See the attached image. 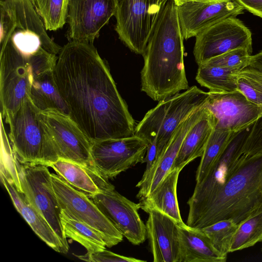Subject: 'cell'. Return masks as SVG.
I'll return each instance as SVG.
<instances>
[{
	"instance_id": "obj_3",
	"label": "cell",
	"mask_w": 262,
	"mask_h": 262,
	"mask_svg": "<svg viewBox=\"0 0 262 262\" xmlns=\"http://www.w3.org/2000/svg\"><path fill=\"white\" fill-rule=\"evenodd\" d=\"M262 210V152L244 153L231 177L191 219L188 226L202 228L223 220L237 225Z\"/></svg>"
},
{
	"instance_id": "obj_26",
	"label": "cell",
	"mask_w": 262,
	"mask_h": 262,
	"mask_svg": "<svg viewBox=\"0 0 262 262\" xmlns=\"http://www.w3.org/2000/svg\"><path fill=\"white\" fill-rule=\"evenodd\" d=\"M54 68L45 71L35 79L29 99L40 111L53 110L69 116L67 105L54 80Z\"/></svg>"
},
{
	"instance_id": "obj_18",
	"label": "cell",
	"mask_w": 262,
	"mask_h": 262,
	"mask_svg": "<svg viewBox=\"0 0 262 262\" xmlns=\"http://www.w3.org/2000/svg\"><path fill=\"white\" fill-rule=\"evenodd\" d=\"M205 111V106L199 108L179 125L150 170L136 185L139 188L137 198L141 200L148 195L171 169L185 136Z\"/></svg>"
},
{
	"instance_id": "obj_10",
	"label": "cell",
	"mask_w": 262,
	"mask_h": 262,
	"mask_svg": "<svg viewBox=\"0 0 262 262\" xmlns=\"http://www.w3.org/2000/svg\"><path fill=\"white\" fill-rule=\"evenodd\" d=\"M51 178L61 210L100 232L107 247L122 241L123 235L86 193L72 187L58 174L52 173Z\"/></svg>"
},
{
	"instance_id": "obj_17",
	"label": "cell",
	"mask_w": 262,
	"mask_h": 262,
	"mask_svg": "<svg viewBox=\"0 0 262 262\" xmlns=\"http://www.w3.org/2000/svg\"><path fill=\"white\" fill-rule=\"evenodd\" d=\"M184 39L195 37L215 23L243 14L245 10L236 0L212 3L189 2L177 7Z\"/></svg>"
},
{
	"instance_id": "obj_6",
	"label": "cell",
	"mask_w": 262,
	"mask_h": 262,
	"mask_svg": "<svg viewBox=\"0 0 262 262\" xmlns=\"http://www.w3.org/2000/svg\"><path fill=\"white\" fill-rule=\"evenodd\" d=\"M39 113L28 99L4 119L9 124L11 147L19 162L49 167L58 158L45 138Z\"/></svg>"
},
{
	"instance_id": "obj_13",
	"label": "cell",
	"mask_w": 262,
	"mask_h": 262,
	"mask_svg": "<svg viewBox=\"0 0 262 262\" xmlns=\"http://www.w3.org/2000/svg\"><path fill=\"white\" fill-rule=\"evenodd\" d=\"M148 143L136 135L93 142L91 156L95 167L105 178L113 179L122 172L143 163Z\"/></svg>"
},
{
	"instance_id": "obj_23",
	"label": "cell",
	"mask_w": 262,
	"mask_h": 262,
	"mask_svg": "<svg viewBox=\"0 0 262 262\" xmlns=\"http://www.w3.org/2000/svg\"><path fill=\"white\" fill-rule=\"evenodd\" d=\"M179 226V262H225L227 256L219 252L201 229Z\"/></svg>"
},
{
	"instance_id": "obj_5",
	"label": "cell",
	"mask_w": 262,
	"mask_h": 262,
	"mask_svg": "<svg viewBox=\"0 0 262 262\" xmlns=\"http://www.w3.org/2000/svg\"><path fill=\"white\" fill-rule=\"evenodd\" d=\"M208 97V92L193 85L182 93L160 100L136 126L134 135L148 143L157 139L156 159L179 125L204 106Z\"/></svg>"
},
{
	"instance_id": "obj_25",
	"label": "cell",
	"mask_w": 262,
	"mask_h": 262,
	"mask_svg": "<svg viewBox=\"0 0 262 262\" xmlns=\"http://www.w3.org/2000/svg\"><path fill=\"white\" fill-rule=\"evenodd\" d=\"M9 7L15 21L16 28L30 30L40 38L43 47L57 54L62 47L47 34L43 21L38 14L32 0H4Z\"/></svg>"
},
{
	"instance_id": "obj_4",
	"label": "cell",
	"mask_w": 262,
	"mask_h": 262,
	"mask_svg": "<svg viewBox=\"0 0 262 262\" xmlns=\"http://www.w3.org/2000/svg\"><path fill=\"white\" fill-rule=\"evenodd\" d=\"M1 46V115L5 119L29 99L35 79L54 68L57 56L44 48L19 49L10 38Z\"/></svg>"
},
{
	"instance_id": "obj_9",
	"label": "cell",
	"mask_w": 262,
	"mask_h": 262,
	"mask_svg": "<svg viewBox=\"0 0 262 262\" xmlns=\"http://www.w3.org/2000/svg\"><path fill=\"white\" fill-rule=\"evenodd\" d=\"M168 0H123L117 7L115 30L133 52L144 54L155 24Z\"/></svg>"
},
{
	"instance_id": "obj_11",
	"label": "cell",
	"mask_w": 262,
	"mask_h": 262,
	"mask_svg": "<svg viewBox=\"0 0 262 262\" xmlns=\"http://www.w3.org/2000/svg\"><path fill=\"white\" fill-rule=\"evenodd\" d=\"M252 125L235 134L208 174L202 181L196 183L193 193L187 203L189 206L187 220L192 218L207 203L238 167Z\"/></svg>"
},
{
	"instance_id": "obj_27",
	"label": "cell",
	"mask_w": 262,
	"mask_h": 262,
	"mask_svg": "<svg viewBox=\"0 0 262 262\" xmlns=\"http://www.w3.org/2000/svg\"><path fill=\"white\" fill-rule=\"evenodd\" d=\"M63 230L66 238L75 241L91 253L105 249L106 245L102 234L90 225L72 218L61 210Z\"/></svg>"
},
{
	"instance_id": "obj_33",
	"label": "cell",
	"mask_w": 262,
	"mask_h": 262,
	"mask_svg": "<svg viewBox=\"0 0 262 262\" xmlns=\"http://www.w3.org/2000/svg\"><path fill=\"white\" fill-rule=\"evenodd\" d=\"M238 225L231 219L223 220L201 228L221 254L227 255Z\"/></svg>"
},
{
	"instance_id": "obj_39",
	"label": "cell",
	"mask_w": 262,
	"mask_h": 262,
	"mask_svg": "<svg viewBox=\"0 0 262 262\" xmlns=\"http://www.w3.org/2000/svg\"><path fill=\"white\" fill-rule=\"evenodd\" d=\"M177 6L189 2L212 3L223 0H172Z\"/></svg>"
},
{
	"instance_id": "obj_36",
	"label": "cell",
	"mask_w": 262,
	"mask_h": 262,
	"mask_svg": "<svg viewBox=\"0 0 262 262\" xmlns=\"http://www.w3.org/2000/svg\"><path fill=\"white\" fill-rule=\"evenodd\" d=\"M157 156V139L148 142V145L143 163H146V168L143 174L145 176L151 169Z\"/></svg>"
},
{
	"instance_id": "obj_34",
	"label": "cell",
	"mask_w": 262,
	"mask_h": 262,
	"mask_svg": "<svg viewBox=\"0 0 262 262\" xmlns=\"http://www.w3.org/2000/svg\"><path fill=\"white\" fill-rule=\"evenodd\" d=\"M251 56V53L247 49L239 48L212 58L202 64L242 71L249 66Z\"/></svg>"
},
{
	"instance_id": "obj_15",
	"label": "cell",
	"mask_w": 262,
	"mask_h": 262,
	"mask_svg": "<svg viewBox=\"0 0 262 262\" xmlns=\"http://www.w3.org/2000/svg\"><path fill=\"white\" fill-rule=\"evenodd\" d=\"M205 106L214 118V127L233 133L250 127L262 116V105L252 102L238 91H209Z\"/></svg>"
},
{
	"instance_id": "obj_8",
	"label": "cell",
	"mask_w": 262,
	"mask_h": 262,
	"mask_svg": "<svg viewBox=\"0 0 262 262\" xmlns=\"http://www.w3.org/2000/svg\"><path fill=\"white\" fill-rule=\"evenodd\" d=\"M39 117L45 138L58 159L74 161L98 170L91 156L93 142L69 116L49 110L40 111Z\"/></svg>"
},
{
	"instance_id": "obj_14",
	"label": "cell",
	"mask_w": 262,
	"mask_h": 262,
	"mask_svg": "<svg viewBox=\"0 0 262 262\" xmlns=\"http://www.w3.org/2000/svg\"><path fill=\"white\" fill-rule=\"evenodd\" d=\"M117 229L134 245L146 239V225L138 210L139 203H135L120 194L115 187L95 194H87Z\"/></svg>"
},
{
	"instance_id": "obj_16",
	"label": "cell",
	"mask_w": 262,
	"mask_h": 262,
	"mask_svg": "<svg viewBox=\"0 0 262 262\" xmlns=\"http://www.w3.org/2000/svg\"><path fill=\"white\" fill-rule=\"evenodd\" d=\"M116 10V0H69L67 19L70 39L93 44Z\"/></svg>"
},
{
	"instance_id": "obj_1",
	"label": "cell",
	"mask_w": 262,
	"mask_h": 262,
	"mask_svg": "<svg viewBox=\"0 0 262 262\" xmlns=\"http://www.w3.org/2000/svg\"><path fill=\"white\" fill-rule=\"evenodd\" d=\"M53 76L69 116L91 141L134 135L135 120L93 44L64 45Z\"/></svg>"
},
{
	"instance_id": "obj_31",
	"label": "cell",
	"mask_w": 262,
	"mask_h": 262,
	"mask_svg": "<svg viewBox=\"0 0 262 262\" xmlns=\"http://www.w3.org/2000/svg\"><path fill=\"white\" fill-rule=\"evenodd\" d=\"M262 241V210L238 225L230 252L254 246Z\"/></svg>"
},
{
	"instance_id": "obj_29",
	"label": "cell",
	"mask_w": 262,
	"mask_h": 262,
	"mask_svg": "<svg viewBox=\"0 0 262 262\" xmlns=\"http://www.w3.org/2000/svg\"><path fill=\"white\" fill-rule=\"evenodd\" d=\"M236 133L214 127L207 142L201 157L200 163L196 171V183L202 181L208 174Z\"/></svg>"
},
{
	"instance_id": "obj_19",
	"label": "cell",
	"mask_w": 262,
	"mask_h": 262,
	"mask_svg": "<svg viewBox=\"0 0 262 262\" xmlns=\"http://www.w3.org/2000/svg\"><path fill=\"white\" fill-rule=\"evenodd\" d=\"M146 235L154 262H179L180 231L178 224L154 209L148 210Z\"/></svg>"
},
{
	"instance_id": "obj_7",
	"label": "cell",
	"mask_w": 262,
	"mask_h": 262,
	"mask_svg": "<svg viewBox=\"0 0 262 262\" xmlns=\"http://www.w3.org/2000/svg\"><path fill=\"white\" fill-rule=\"evenodd\" d=\"M14 162L19 190L25 194L31 204L45 218L68 251L69 246L61 221V210L48 166L21 163L15 156Z\"/></svg>"
},
{
	"instance_id": "obj_24",
	"label": "cell",
	"mask_w": 262,
	"mask_h": 262,
	"mask_svg": "<svg viewBox=\"0 0 262 262\" xmlns=\"http://www.w3.org/2000/svg\"><path fill=\"white\" fill-rule=\"evenodd\" d=\"M215 126L214 118L205 106V111L185 136L171 168H183L201 157Z\"/></svg>"
},
{
	"instance_id": "obj_30",
	"label": "cell",
	"mask_w": 262,
	"mask_h": 262,
	"mask_svg": "<svg viewBox=\"0 0 262 262\" xmlns=\"http://www.w3.org/2000/svg\"><path fill=\"white\" fill-rule=\"evenodd\" d=\"M46 30L55 31L66 22L69 0H32Z\"/></svg>"
},
{
	"instance_id": "obj_37",
	"label": "cell",
	"mask_w": 262,
	"mask_h": 262,
	"mask_svg": "<svg viewBox=\"0 0 262 262\" xmlns=\"http://www.w3.org/2000/svg\"><path fill=\"white\" fill-rule=\"evenodd\" d=\"M245 10L262 18V0H236Z\"/></svg>"
},
{
	"instance_id": "obj_20",
	"label": "cell",
	"mask_w": 262,
	"mask_h": 262,
	"mask_svg": "<svg viewBox=\"0 0 262 262\" xmlns=\"http://www.w3.org/2000/svg\"><path fill=\"white\" fill-rule=\"evenodd\" d=\"M1 180L16 209L38 237L55 251H68L43 215L31 204L25 194L19 190L7 171L1 170Z\"/></svg>"
},
{
	"instance_id": "obj_12",
	"label": "cell",
	"mask_w": 262,
	"mask_h": 262,
	"mask_svg": "<svg viewBox=\"0 0 262 262\" xmlns=\"http://www.w3.org/2000/svg\"><path fill=\"white\" fill-rule=\"evenodd\" d=\"M252 34L236 17L220 20L195 36L193 55L198 66L229 51L247 49L251 53Z\"/></svg>"
},
{
	"instance_id": "obj_38",
	"label": "cell",
	"mask_w": 262,
	"mask_h": 262,
	"mask_svg": "<svg viewBox=\"0 0 262 262\" xmlns=\"http://www.w3.org/2000/svg\"><path fill=\"white\" fill-rule=\"evenodd\" d=\"M248 67L262 73V51L254 55H251Z\"/></svg>"
},
{
	"instance_id": "obj_28",
	"label": "cell",
	"mask_w": 262,
	"mask_h": 262,
	"mask_svg": "<svg viewBox=\"0 0 262 262\" xmlns=\"http://www.w3.org/2000/svg\"><path fill=\"white\" fill-rule=\"evenodd\" d=\"M241 70L218 66H198L196 81L210 91L231 92L237 91V81Z\"/></svg>"
},
{
	"instance_id": "obj_22",
	"label": "cell",
	"mask_w": 262,
	"mask_h": 262,
	"mask_svg": "<svg viewBox=\"0 0 262 262\" xmlns=\"http://www.w3.org/2000/svg\"><path fill=\"white\" fill-rule=\"evenodd\" d=\"M182 169H171L148 195L140 200V208L146 212L156 209L172 218L179 226L185 225L180 214L177 194L179 176Z\"/></svg>"
},
{
	"instance_id": "obj_32",
	"label": "cell",
	"mask_w": 262,
	"mask_h": 262,
	"mask_svg": "<svg viewBox=\"0 0 262 262\" xmlns=\"http://www.w3.org/2000/svg\"><path fill=\"white\" fill-rule=\"evenodd\" d=\"M259 93L258 104L262 105V73L249 67L242 70ZM262 152V116L251 126L243 147V152L254 155Z\"/></svg>"
},
{
	"instance_id": "obj_2",
	"label": "cell",
	"mask_w": 262,
	"mask_h": 262,
	"mask_svg": "<svg viewBox=\"0 0 262 262\" xmlns=\"http://www.w3.org/2000/svg\"><path fill=\"white\" fill-rule=\"evenodd\" d=\"M177 5L168 0L150 34L143 56L141 91L160 101L189 89Z\"/></svg>"
},
{
	"instance_id": "obj_21",
	"label": "cell",
	"mask_w": 262,
	"mask_h": 262,
	"mask_svg": "<svg viewBox=\"0 0 262 262\" xmlns=\"http://www.w3.org/2000/svg\"><path fill=\"white\" fill-rule=\"evenodd\" d=\"M49 167L72 187L86 194H95L114 187L98 170L74 161L59 158Z\"/></svg>"
},
{
	"instance_id": "obj_40",
	"label": "cell",
	"mask_w": 262,
	"mask_h": 262,
	"mask_svg": "<svg viewBox=\"0 0 262 262\" xmlns=\"http://www.w3.org/2000/svg\"><path fill=\"white\" fill-rule=\"evenodd\" d=\"M123 0H116V2L117 4V7L122 2Z\"/></svg>"
},
{
	"instance_id": "obj_35",
	"label": "cell",
	"mask_w": 262,
	"mask_h": 262,
	"mask_svg": "<svg viewBox=\"0 0 262 262\" xmlns=\"http://www.w3.org/2000/svg\"><path fill=\"white\" fill-rule=\"evenodd\" d=\"M76 256L81 260L89 262H146V260L121 255L105 249L87 252L84 255Z\"/></svg>"
}]
</instances>
